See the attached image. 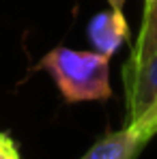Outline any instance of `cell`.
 Returning <instances> with one entry per match:
<instances>
[{"label":"cell","instance_id":"6da1fadb","mask_svg":"<svg viewBox=\"0 0 157 159\" xmlns=\"http://www.w3.org/2000/svg\"><path fill=\"white\" fill-rule=\"evenodd\" d=\"M37 69L50 73L67 103L108 101L112 97L110 58L95 50L86 52L58 45L39 60Z\"/></svg>","mask_w":157,"mask_h":159},{"label":"cell","instance_id":"7a4b0ae2","mask_svg":"<svg viewBox=\"0 0 157 159\" xmlns=\"http://www.w3.org/2000/svg\"><path fill=\"white\" fill-rule=\"evenodd\" d=\"M157 135V110L149 107L125 127L99 138L80 159H138L144 146Z\"/></svg>","mask_w":157,"mask_h":159},{"label":"cell","instance_id":"3957f363","mask_svg":"<svg viewBox=\"0 0 157 159\" xmlns=\"http://www.w3.org/2000/svg\"><path fill=\"white\" fill-rule=\"evenodd\" d=\"M125 123L136 120L151 106H157V50L140 65H123Z\"/></svg>","mask_w":157,"mask_h":159},{"label":"cell","instance_id":"277c9868","mask_svg":"<svg viewBox=\"0 0 157 159\" xmlns=\"http://www.w3.org/2000/svg\"><path fill=\"white\" fill-rule=\"evenodd\" d=\"M86 37L95 52L112 58L129 37V26H127L123 11L108 9V11L93 15L86 26Z\"/></svg>","mask_w":157,"mask_h":159},{"label":"cell","instance_id":"5b68a950","mask_svg":"<svg viewBox=\"0 0 157 159\" xmlns=\"http://www.w3.org/2000/svg\"><path fill=\"white\" fill-rule=\"evenodd\" d=\"M157 50V0L144 4L142 13V26L138 32L136 45L131 50L127 65H140Z\"/></svg>","mask_w":157,"mask_h":159},{"label":"cell","instance_id":"8992f818","mask_svg":"<svg viewBox=\"0 0 157 159\" xmlns=\"http://www.w3.org/2000/svg\"><path fill=\"white\" fill-rule=\"evenodd\" d=\"M0 159H22L20 151H17V144L7 133H0Z\"/></svg>","mask_w":157,"mask_h":159},{"label":"cell","instance_id":"52a82bcc","mask_svg":"<svg viewBox=\"0 0 157 159\" xmlns=\"http://www.w3.org/2000/svg\"><path fill=\"white\" fill-rule=\"evenodd\" d=\"M108 2H110V9L123 11V4H125V0H108Z\"/></svg>","mask_w":157,"mask_h":159},{"label":"cell","instance_id":"ba28073f","mask_svg":"<svg viewBox=\"0 0 157 159\" xmlns=\"http://www.w3.org/2000/svg\"><path fill=\"white\" fill-rule=\"evenodd\" d=\"M149 2H153V0H144V4H149Z\"/></svg>","mask_w":157,"mask_h":159}]
</instances>
